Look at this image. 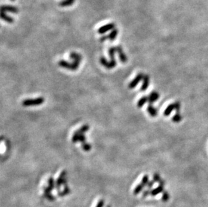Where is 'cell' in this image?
Segmentation results:
<instances>
[{"label":"cell","instance_id":"obj_1","mask_svg":"<svg viewBox=\"0 0 208 207\" xmlns=\"http://www.w3.org/2000/svg\"><path fill=\"white\" fill-rule=\"evenodd\" d=\"M80 63V62L77 61H73V63H70L69 62H67L65 60H60L59 61L58 65L61 67H63V68L69 69V70L75 71L78 69Z\"/></svg>","mask_w":208,"mask_h":207},{"label":"cell","instance_id":"obj_2","mask_svg":"<svg viewBox=\"0 0 208 207\" xmlns=\"http://www.w3.org/2000/svg\"><path fill=\"white\" fill-rule=\"evenodd\" d=\"M45 102V98L43 97H39L35 99H27L22 102V106L25 107L28 106H40Z\"/></svg>","mask_w":208,"mask_h":207},{"label":"cell","instance_id":"obj_3","mask_svg":"<svg viewBox=\"0 0 208 207\" xmlns=\"http://www.w3.org/2000/svg\"><path fill=\"white\" fill-rule=\"evenodd\" d=\"M117 52V48L116 47H111L109 48L108 50V55L110 57L111 60L108 62V65L107 69H111L113 68H115L117 65V61L115 59V53Z\"/></svg>","mask_w":208,"mask_h":207},{"label":"cell","instance_id":"obj_4","mask_svg":"<svg viewBox=\"0 0 208 207\" xmlns=\"http://www.w3.org/2000/svg\"><path fill=\"white\" fill-rule=\"evenodd\" d=\"M144 77V74L143 73H139L137 75V76L132 80V81L129 83L128 85V87L129 89H134L137 85L139 84V83L143 80Z\"/></svg>","mask_w":208,"mask_h":207},{"label":"cell","instance_id":"obj_5","mask_svg":"<svg viewBox=\"0 0 208 207\" xmlns=\"http://www.w3.org/2000/svg\"><path fill=\"white\" fill-rule=\"evenodd\" d=\"M115 28V23H109L108 24H106L105 26H103L99 28V29L98 30V32L100 34H103L106 33L108 31L111 30H113Z\"/></svg>","mask_w":208,"mask_h":207},{"label":"cell","instance_id":"obj_6","mask_svg":"<svg viewBox=\"0 0 208 207\" xmlns=\"http://www.w3.org/2000/svg\"><path fill=\"white\" fill-rule=\"evenodd\" d=\"M117 52L119 59L121 63H125L127 62V57L125 55V53H124V51L123 50V48L121 47V46H117Z\"/></svg>","mask_w":208,"mask_h":207},{"label":"cell","instance_id":"obj_7","mask_svg":"<svg viewBox=\"0 0 208 207\" xmlns=\"http://www.w3.org/2000/svg\"><path fill=\"white\" fill-rule=\"evenodd\" d=\"M1 12H10V13H13V14H18V12H19V10H18L17 7L6 5V6H1Z\"/></svg>","mask_w":208,"mask_h":207},{"label":"cell","instance_id":"obj_8","mask_svg":"<svg viewBox=\"0 0 208 207\" xmlns=\"http://www.w3.org/2000/svg\"><path fill=\"white\" fill-rule=\"evenodd\" d=\"M160 94H158V92L156 91H153L148 95V103L149 104H152L153 103L156 102V101L159 99Z\"/></svg>","mask_w":208,"mask_h":207},{"label":"cell","instance_id":"obj_9","mask_svg":"<svg viewBox=\"0 0 208 207\" xmlns=\"http://www.w3.org/2000/svg\"><path fill=\"white\" fill-rule=\"evenodd\" d=\"M150 85V76L149 75H144V79H143V83L141 86L140 90L142 92H144L145 90H147L148 87H149Z\"/></svg>","mask_w":208,"mask_h":207},{"label":"cell","instance_id":"obj_10","mask_svg":"<svg viewBox=\"0 0 208 207\" xmlns=\"http://www.w3.org/2000/svg\"><path fill=\"white\" fill-rule=\"evenodd\" d=\"M175 110V103H172L170 104H169L167 107L166 108V109L164 111V116H168L171 115V113L173 112V111Z\"/></svg>","mask_w":208,"mask_h":207},{"label":"cell","instance_id":"obj_11","mask_svg":"<svg viewBox=\"0 0 208 207\" xmlns=\"http://www.w3.org/2000/svg\"><path fill=\"white\" fill-rule=\"evenodd\" d=\"M147 112L152 117H156L158 115V110L156 108L154 107L152 104H149L147 107Z\"/></svg>","mask_w":208,"mask_h":207},{"label":"cell","instance_id":"obj_12","mask_svg":"<svg viewBox=\"0 0 208 207\" xmlns=\"http://www.w3.org/2000/svg\"><path fill=\"white\" fill-rule=\"evenodd\" d=\"M1 18L2 20H5L6 22H8L9 24H12V23L14 22V19H13L11 16L7 15L6 14V12H1Z\"/></svg>","mask_w":208,"mask_h":207},{"label":"cell","instance_id":"obj_13","mask_svg":"<svg viewBox=\"0 0 208 207\" xmlns=\"http://www.w3.org/2000/svg\"><path fill=\"white\" fill-rule=\"evenodd\" d=\"M164 192V186L159 185V186H158L157 188H154V190H152L151 191V195L152 196H156L159 194L162 193Z\"/></svg>","mask_w":208,"mask_h":207},{"label":"cell","instance_id":"obj_14","mask_svg":"<svg viewBox=\"0 0 208 207\" xmlns=\"http://www.w3.org/2000/svg\"><path fill=\"white\" fill-rule=\"evenodd\" d=\"M148 102V96H142L137 102V106L138 108H142L145 104V103Z\"/></svg>","mask_w":208,"mask_h":207},{"label":"cell","instance_id":"obj_15","mask_svg":"<svg viewBox=\"0 0 208 207\" xmlns=\"http://www.w3.org/2000/svg\"><path fill=\"white\" fill-rule=\"evenodd\" d=\"M69 57L72 59L74 61H79V62H81L82 59V56L78 53H75V52H72V53H70Z\"/></svg>","mask_w":208,"mask_h":207},{"label":"cell","instance_id":"obj_16","mask_svg":"<svg viewBox=\"0 0 208 207\" xmlns=\"http://www.w3.org/2000/svg\"><path fill=\"white\" fill-rule=\"evenodd\" d=\"M118 34V30L117 29H113L111 31V33L108 35V39L111 41H114L115 40V38L117 37Z\"/></svg>","mask_w":208,"mask_h":207},{"label":"cell","instance_id":"obj_17","mask_svg":"<svg viewBox=\"0 0 208 207\" xmlns=\"http://www.w3.org/2000/svg\"><path fill=\"white\" fill-rule=\"evenodd\" d=\"M182 119H183V117H182L181 113L180 112H176L175 115L173 116L172 121L175 123H178L181 122Z\"/></svg>","mask_w":208,"mask_h":207},{"label":"cell","instance_id":"obj_18","mask_svg":"<svg viewBox=\"0 0 208 207\" xmlns=\"http://www.w3.org/2000/svg\"><path fill=\"white\" fill-rule=\"evenodd\" d=\"M75 2V0H63L59 3V6L61 7H67L72 6V4H74Z\"/></svg>","mask_w":208,"mask_h":207},{"label":"cell","instance_id":"obj_19","mask_svg":"<svg viewBox=\"0 0 208 207\" xmlns=\"http://www.w3.org/2000/svg\"><path fill=\"white\" fill-rule=\"evenodd\" d=\"M81 134L82 133L80 132L79 129L75 132L74 134H73V137H72V139L73 143H77V142H79V138H80V136Z\"/></svg>","mask_w":208,"mask_h":207},{"label":"cell","instance_id":"obj_20","mask_svg":"<svg viewBox=\"0 0 208 207\" xmlns=\"http://www.w3.org/2000/svg\"><path fill=\"white\" fill-rule=\"evenodd\" d=\"M108 62L107 61V59H106L105 57H101L100 59V64L102 65L103 66H104L105 67V68L107 69V67H108Z\"/></svg>","mask_w":208,"mask_h":207},{"label":"cell","instance_id":"obj_21","mask_svg":"<svg viewBox=\"0 0 208 207\" xmlns=\"http://www.w3.org/2000/svg\"><path fill=\"white\" fill-rule=\"evenodd\" d=\"M169 199H170V195H169V193L168 192H166V191H164L162 196V200L164 202V203H166V202L168 201Z\"/></svg>","mask_w":208,"mask_h":207},{"label":"cell","instance_id":"obj_22","mask_svg":"<svg viewBox=\"0 0 208 207\" xmlns=\"http://www.w3.org/2000/svg\"><path fill=\"white\" fill-rule=\"evenodd\" d=\"M82 149L84 150V151H89L91 149V148H92V146L90 145V144L88 143H86H86H82Z\"/></svg>","mask_w":208,"mask_h":207},{"label":"cell","instance_id":"obj_23","mask_svg":"<svg viewBox=\"0 0 208 207\" xmlns=\"http://www.w3.org/2000/svg\"><path fill=\"white\" fill-rule=\"evenodd\" d=\"M89 128H90L89 125H83L81 128H79V131L82 134H84L86 132H87L88 130H89Z\"/></svg>","mask_w":208,"mask_h":207},{"label":"cell","instance_id":"obj_24","mask_svg":"<svg viewBox=\"0 0 208 207\" xmlns=\"http://www.w3.org/2000/svg\"><path fill=\"white\" fill-rule=\"evenodd\" d=\"M153 179L155 182H158L160 183L161 181L162 180V179H161L160 175L158 174V173H155V174L153 175Z\"/></svg>","mask_w":208,"mask_h":207},{"label":"cell","instance_id":"obj_25","mask_svg":"<svg viewBox=\"0 0 208 207\" xmlns=\"http://www.w3.org/2000/svg\"><path fill=\"white\" fill-rule=\"evenodd\" d=\"M144 186L143 185L142 183L139 184L136 188V189H135L134 194H136V195H137V194L139 193L143 190V188H144Z\"/></svg>","mask_w":208,"mask_h":207},{"label":"cell","instance_id":"obj_26","mask_svg":"<svg viewBox=\"0 0 208 207\" xmlns=\"http://www.w3.org/2000/svg\"><path fill=\"white\" fill-rule=\"evenodd\" d=\"M148 182H149V176L148 175H145L142 178V184L144 186H147Z\"/></svg>","mask_w":208,"mask_h":207},{"label":"cell","instance_id":"obj_27","mask_svg":"<svg viewBox=\"0 0 208 207\" xmlns=\"http://www.w3.org/2000/svg\"><path fill=\"white\" fill-rule=\"evenodd\" d=\"M174 103H175V106L176 112H180V110H181V103H180V102L177 101V102H175Z\"/></svg>","mask_w":208,"mask_h":207},{"label":"cell","instance_id":"obj_28","mask_svg":"<svg viewBox=\"0 0 208 207\" xmlns=\"http://www.w3.org/2000/svg\"><path fill=\"white\" fill-rule=\"evenodd\" d=\"M86 138L84 134H80V138H79V142H80V143H86Z\"/></svg>","mask_w":208,"mask_h":207},{"label":"cell","instance_id":"obj_29","mask_svg":"<svg viewBox=\"0 0 208 207\" xmlns=\"http://www.w3.org/2000/svg\"><path fill=\"white\" fill-rule=\"evenodd\" d=\"M108 39V35H103L102 37L100 38V42H105V40Z\"/></svg>","mask_w":208,"mask_h":207},{"label":"cell","instance_id":"obj_30","mask_svg":"<svg viewBox=\"0 0 208 207\" xmlns=\"http://www.w3.org/2000/svg\"><path fill=\"white\" fill-rule=\"evenodd\" d=\"M154 181H151V182H148V184H147V186L149 188H152V186H154Z\"/></svg>","mask_w":208,"mask_h":207},{"label":"cell","instance_id":"obj_31","mask_svg":"<svg viewBox=\"0 0 208 207\" xmlns=\"http://www.w3.org/2000/svg\"><path fill=\"white\" fill-rule=\"evenodd\" d=\"M11 1H15V0H11Z\"/></svg>","mask_w":208,"mask_h":207}]
</instances>
